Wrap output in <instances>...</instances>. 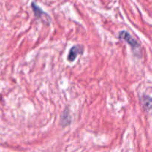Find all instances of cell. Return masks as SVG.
Returning <instances> with one entry per match:
<instances>
[{"mask_svg": "<svg viewBox=\"0 0 152 152\" xmlns=\"http://www.w3.org/2000/svg\"><path fill=\"white\" fill-rule=\"evenodd\" d=\"M119 38L122 40H124L126 42H127L131 47L133 49L136 50L140 48V44L132 37L130 34L129 32L126 31H120V34H119Z\"/></svg>", "mask_w": 152, "mask_h": 152, "instance_id": "6da1fadb", "label": "cell"}, {"mask_svg": "<svg viewBox=\"0 0 152 152\" xmlns=\"http://www.w3.org/2000/svg\"><path fill=\"white\" fill-rule=\"evenodd\" d=\"M31 6H32V8H33V10H34V14H35V16L36 17L39 18V17H41L42 15L43 14H46L45 13L44 11H43L42 10L41 8H40L39 6H37V4H35V2H32V4H31Z\"/></svg>", "mask_w": 152, "mask_h": 152, "instance_id": "3957f363", "label": "cell"}, {"mask_svg": "<svg viewBox=\"0 0 152 152\" xmlns=\"http://www.w3.org/2000/svg\"><path fill=\"white\" fill-rule=\"evenodd\" d=\"M83 50H84V48L80 45L73 46L70 50L69 53H68V60L69 62H74L79 54H82L83 53Z\"/></svg>", "mask_w": 152, "mask_h": 152, "instance_id": "7a4b0ae2", "label": "cell"}, {"mask_svg": "<svg viewBox=\"0 0 152 152\" xmlns=\"http://www.w3.org/2000/svg\"><path fill=\"white\" fill-rule=\"evenodd\" d=\"M69 111H68L67 110H65L63 112L62 116V118H61V123L63 126H66L68 125L71 123V120H70V115H69Z\"/></svg>", "mask_w": 152, "mask_h": 152, "instance_id": "5b68a950", "label": "cell"}, {"mask_svg": "<svg viewBox=\"0 0 152 152\" xmlns=\"http://www.w3.org/2000/svg\"><path fill=\"white\" fill-rule=\"evenodd\" d=\"M142 105L144 108L146 110L149 111L151 109V97L148 96H143L142 97Z\"/></svg>", "mask_w": 152, "mask_h": 152, "instance_id": "277c9868", "label": "cell"}]
</instances>
